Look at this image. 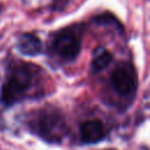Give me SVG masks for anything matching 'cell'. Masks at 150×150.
I'll use <instances>...</instances> for the list:
<instances>
[{
    "label": "cell",
    "mask_w": 150,
    "mask_h": 150,
    "mask_svg": "<svg viewBox=\"0 0 150 150\" xmlns=\"http://www.w3.org/2000/svg\"><path fill=\"white\" fill-rule=\"evenodd\" d=\"M41 41L40 39L30 33L22 34L18 40V49L23 55L34 56L41 52Z\"/></svg>",
    "instance_id": "6"
},
{
    "label": "cell",
    "mask_w": 150,
    "mask_h": 150,
    "mask_svg": "<svg viewBox=\"0 0 150 150\" xmlns=\"http://www.w3.org/2000/svg\"><path fill=\"white\" fill-rule=\"evenodd\" d=\"M69 4V0H53L52 9L53 11H63Z\"/></svg>",
    "instance_id": "9"
},
{
    "label": "cell",
    "mask_w": 150,
    "mask_h": 150,
    "mask_svg": "<svg viewBox=\"0 0 150 150\" xmlns=\"http://www.w3.org/2000/svg\"><path fill=\"white\" fill-rule=\"evenodd\" d=\"M53 48L59 56L64 60H74L81 49L80 39L70 30H60L53 41Z\"/></svg>",
    "instance_id": "4"
},
{
    "label": "cell",
    "mask_w": 150,
    "mask_h": 150,
    "mask_svg": "<svg viewBox=\"0 0 150 150\" xmlns=\"http://www.w3.org/2000/svg\"><path fill=\"white\" fill-rule=\"evenodd\" d=\"M32 84V71L25 64H19L12 68L7 81L4 83L0 95V101L4 105H12L20 100L21 95Z\"/></svg>",
    "instance_id": "1"
},
{
    "label": "cell",
    "mask_w": 150,
    "mask_h": 150,
    "mask_svg": "<svg viewBox=\"0 0 150 150\" xmlns=\"http://www.w3.org/2000/svg\"><path fill=\"white\" fill-rule=\"evenodd\" d=\"M33 130L48 142H60L66 132V123L62 115L54 109L40 111L32 123Z\"/></svg>",
    "instance_id": "2"
},
{
    "label": "cell",
    "mask_w": 150,
    "mask_h": 150,
    "mask_svg": "<svg viewBox=\"0 0 150 150\" xmlns=\"http://www.w3.org/2000/svg\"><path fill=\"white\" fill-rule=\"evenodd\" d=\"M94 21H95L96 23H98V25H107V23H110V25H116L117 27L121 28V25H120V22L116 20V18L112 16L111 14H109V13H103V14H100V15L95 16V18H94Z\"/></svg>",
    "instance_id": "8"
},
{
    "label": "cell",
    "mask_w": 150,
    "mask_h": 150,
    "mask_svg": "<svg viewBox=\"0 0 150 150\" xmlns=\"http://www.w3.org/2000/svg\"><path fill=\"white\" fill-rule=\"evenodd\" d=\"M111 84L120 95L128 96L134 94L137 87V77L134 67L128 63L117 66L111 74Z\"/></svg>",
    "instance_id": "3"
},
{
    "label": "cell",
    "mask_w": 150,
    "mask_h": 150,
    "mask_svg": "<svg viewBox=\"0 0 150 150\" xmlns=\"http://www.w3.org/2000/svg\"><path fill=\"white\" fill-rule=\"evenodd\" d=\"M81 138L84 143H96L104 138L105 129L101 121L89 120L81 124L80 128Z\"/></svg>",
    "instance_id": "5"
},
{
    "label": "cell",
    "mask_w": 150,
    "mask_h": 150,
    "mask_svg": "<svg viewBox=\"0 0 150 150\" xmlns=\"http://www.w3.org/2000/svg\"><path fill=\"white\" fill-rule=\"evenodd\" d=\"M112 61V55L108 50H101L98 54L95 55V57L91 61V68L94 71H101L104 68H107L110 62Z\"/></svg>",
    "instance_id": "7"
}]
</instances>
